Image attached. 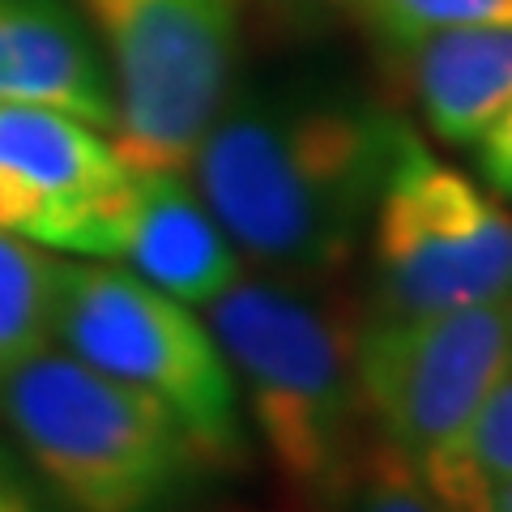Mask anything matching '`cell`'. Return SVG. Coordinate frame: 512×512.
Masks as SVG:
<instances>
[{"instance_id":"6","label":"cell","mask_w":512,"mask_h":512,"mask_svg":"<svg viewBox=\"0 0 512 512\" xmlns=\"http://www.w3.org/2000/svg\"><path fill=\"white\" fill-rule=\"evenodd\" d=\"M363 316H419L512 295V210L406 124L372 210Z\"/></svg>"},{"instance_id":"10","label":"cell","mask_w":512,"mask_h":512,"mask_svg":"<svg viewBox=\"0 0 512 512\" xmlns=\"http://www.w3.org/2000/svg\"><path fill=\"white\" fill-rule=\"evenodd\" d=\"M0 103L56 107L111 133V77L82 13L64 0H0Z\"/></svg>"},{"instance_id":"2","label":"cell","mask_w":512,"mask_h":512,"mask_svg":"<svg viewBox=\"0 0 512 512\" xmlns=\"http://www.w3.org/2000/svg\"><path fill=\"white\" fill-rule=\"evenodd\" d=\"M205 325L282 487L308 504H342L367 436L355 376L363 303L342 274H239L205 303Z\"/></svg>"},{"instance_id":"15","label":"cell","mask_w":512,"mask_h":512,"mask_svg":"<svg viewBox=\"0 0 512 512\" xmlns=\"http://www.w3.org/2000/svg\"><path fill=\"white\" fill-rule=\"evenodd\" d=\"M346 504L350 512H444V504L427 487L419 466L402 448H393L384 436H376L372 427H367V436L359 444Z\"/></svg>"},{"instance_id":"3","label":"cell","mask_w":512,"mask_h":512,"mask_svg":"<svg viewBox=\"0 0 512 512\" xmlns=\"http://www.w3.org/2000/svg\"><path fill=\"white\" fill-rule=\"evenodd\" d=\"M0 423L60 512H175L210 470L158 397L56 346L0 380Z\"/></svg>"},{"instance_id":"12","label":"cell","mask_w":512,"mask_h":512,"mask_svg":"<svg viewBox=\"0 0 512 512\" xmlns=\"http://www.w3.org/2000/svg\"><path fill=\"white\" fill-rule=\"evenodd\" d=\"M419 474L444 512H483L491 495L512 483V363L495 376L457 436L423 461Z\"/></svg>"},{"instance_id":"16","label":"cell","mask_w":512,"mask_h":512,"mask_svg":"<svg viewBox=\"0 0 512 512\" xmlns=\"http://www.w3.org/2000/svg\"><path fill=\"white\" fill-rule=\"evenodd\" d=\"M359 0H244V13L274 35L303 39V35H329L338 26H355Z\"/></svg>"},{"instance_id":"19","label":"cell","mask_w":512,"mask_h":512,"mask_svg":"<svg viewBox=\"0 0 512 512\" xmlns=\"http://www.w3.org/2000/svg\"><path fill=\"white\" fill-rule=\"evenodd\" d=\"M483 512H512V483H508V487H500V491H495L491 500L483 504Z\"/></svg>"},{"instance_id":"17","label":"cell","mask_w":512,"mask_h":512,"mask_svg":"<svg viewBox=\"0 0 512 512\" xmlns=\"http://www.w3.org/2000/svg\"><path fill=\"white\" fill-rule=\"evenodd\" d=\"M474 163L495 197L512 201V103L483 128V137L474 141Z\"/></svg>"},{"instance_id":"14","label":"cell","mask_w":512,"mask_h":512,"mask_svg":"<svg viewBox=\"0 0 512 512\" xmlns=\"http://www.w3.org/2000/svg\"><path fill=\"white\" fill-rule=\"evenodd\" d=\"M504 18H512V0H359L355 9V26L393 69L427 35H440L448 26Z\"/></svg>"},{"instance_id":"18","label":"cell","mask_w":512,"mask_h":512,"mask_svg":"<svg viewBox=\"0 0 512 512\" xmlns=\"http://www.w3.org/2000/svg\"><path fill=\"white\" fill-rule=\"evenodd\" d=\"M0 512H47L35 478H30L22 461L5 453V448H0Z\"/></svg>"},{"instance_id":"7","label":"cell","mask_w":512,"mask_h":512,"mask_svg":"<svg viewBox=\"0 0 512 512\" xmlns=\"http://www.w3.org/2000/svg\"><path fill=\"white\" fill-rule=\"evenodd\" d=\"M512 363V295L419 316H363L359 402L367 427L423 466L461 431Z\"/></svg>"},{"instance_id":"5","label":"cell","mask_w":512,"mask_h":512,"mask_svg":"<svg viewBox=\"0 0 512 512\" xmlns=\"http://www.w3.org/2000/svg\"><path fill=\"white\" fill-rule=\"evenodd\" d=\"M103 52L128 167L188 171L235 90L244 0H77Z\"/></svg>"},{"instance_id":"4","label":"cell","mask_w":512,"mask_h":512,"mask_svg":"<svg viewBox=\"0 0 512 512\" xmlns=\"http://www.w3.org/2000/svg\"><path fill=\"white\" fill-rule=\"evenodd\" d=\"M52 342L99 372L158 397L201 448L205 466H235L248 448L244 406L210 325L146 278L107 261H60Z\"/></svg>"},{"instance_id":"8","label":"cell","mask_w":512,"mask_h":512,"mask_svg":"<svg viewBox=\"0 0 512 512\" xmlns=\"http://www.w3.org/2000/svg\"><path fill=\"white\" fill-rule=\"evenodd\" d=\"M133 167L103 128L56 107L0 103V231L47 252L116 261Z\"/></svg>"},{"instance_id":"11","label":"cell","mask_w":512,"mask_h":512,"mask_svg":"<svg viewBox=\"0 0 512 512\" xmlns=\"http://www.w3.org/2000/svg\"><path fill=\"white\" fill-rule=\"evenodd\" d=\"M397 69L431 133L448 146H474L512 103V18L427 35Z\"/></svg>"},{"instance_id":"13","label":"cell","mask_w":512,"mask_h":512,"mask_svg":"<svg viewBox=\"0 0 512 512\" xmlns=\"http://www.w3.org/2000/svg\"><path fill=\"white\" fill-rule=\"evenodd\" d=\"M56 256L0 231V380L52 346Z\"/></svg>"},{"instance_id":"9","label":"cell","mask_w":512,"mask_h":512,"mask_svg":"<svg viewBox=\"0 0 512 512\" xmlns=\"http://www.w3.org/2000/svg\"><path fill=\"white\" fill-rule=\"evenodd\" d=\"M116 261L188 308L214 303L244 274V256L184 171L133 167Z\"/></svg>"},{"instance_id":"1","label":"cell","mask_w":512,"mask_h":512,"mask_svg":"<svg viewBox=\"0 0 512 512\" xmlns=\"http://www.w3.org/2000/svg\"><path fill=\"white\" fill-rule=\"evenodd\" d=\"M406 120L342 86L231 90L192 154V184L239 256L269 274H346Z\"/></svg>"}]
</instances>
